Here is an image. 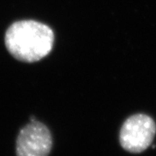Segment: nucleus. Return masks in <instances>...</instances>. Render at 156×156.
Here are the masks:
<instances>
[{
    "label": "nucleus",
    "mask_w": 156,
    "mask_h": 156,
    "mask_svg": "<svg viewBox=\"0 0 156 156\" xmlns=\"http://www.w3.org/2000/svg\"><path fill=\"white\" fill-rule=\"evenodd\" d=\"M54 34L48 25L35 20H20L12 24L5 34L7 49L16 59L36 62L53 48Z\"/></svg>",
    "instance_id": "nucleus-1"
},
{
    "label": "nucleus",
    "mask_w": 156,
    "mask_h": 156,
    "mask_svg": "<svg viewBox=\"0 0 156 156\" xmlns=\"http://www.w3.org/2000/svg\"><path fill=\"white\" fill-rule=\"evenodd\" d=\"M156 125L151 117L136 114L125 121L120 132V142L124 149L138 153L145 151L153 142Z\"/></svg>",
    "instance_id": "nucleus-2"
},
{
    "label": "nucleus",
    "mask_w": 156,
    "mask_h": 156,
    "mask_svg": "<svg viewBox=\"0 0 156 156\" xmlns=\"http://www.w3.org/2000/svg\"><path fill=\"white\" fill-rule=\"evenodd\" d=\"M51 147L49 129L36 119L21 129L17 136V156H48Z\"/></svg>",
    "instance_id": "nucleus-3"
}]
</instances>
